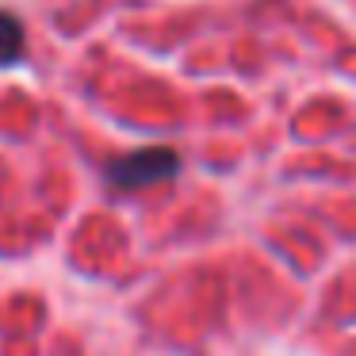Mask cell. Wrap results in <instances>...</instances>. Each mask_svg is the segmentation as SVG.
I'll return each instance as SVG.
<instances>
[{
  "mask_svg": "<svg viewBox=\"0 0 356 356\" xmlns=\"http://www.w3.org/2000/svg\"><path fill=\"white\" fill-rule=\"evenodd\" d=\"M180 172V154L172 146H142L104 165V180L115 192H142V188L165 184Z\"/></svg>",
  "mask_w": 356,
  "mask_h": 356,
  "instance_id": "6da1fadb",
  "label": "cell"
},
{
  "mask_svg": "<svg viewBox=\"0 0 356 356\" xmlns=\"http://www.w3.org/2000/svg\"><path fill=\"white\" fill-rule=\"evenodd\" d=\"M24 54H27V35H24V24H19L16 12L0 8V70H4V65L24 62Z\"/></svg>",
  "mask_w": 356,
  "mask_h": 356,
  "instance_id": "7a4b0ae2",
  "label": "cell"
}]
</instances>
